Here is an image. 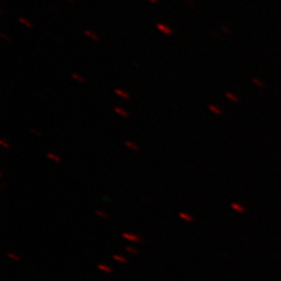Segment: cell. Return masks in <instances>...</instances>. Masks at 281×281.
<instances>
[{"instance_id": "cell-11", "label": "cell", "mask_w": 281, "mask_h": 281, "mask_svg": "<svg viewBox=\"0 0 281 281\" xmlns=\"http://www.w3.org/2000/svg\"><path fill=\"white\" fill-rule=\"evenodd\" d=\"M208 108H209V110H210V112H212L213 114H215V115H222L221 108L218 107V106H215V105H213V104H209V105H208Z\"/></svg>"}, {"instance_id": "cell-24", "label": "cell", "mask_w": 281, "mask_h": 281, "mask_svg": "<svg viewBox=\"0 0 281 281\" xmlns=\"http://www.w3.org/2000/svg\"><path fill=\"white\" fill-rule=\"evenodd\" d=\"M69 1H70V2H73V1H74V0H69Z\"/></svg>"}, {"instance_id": "cell-17", "label": "cell", "mask_w": 281, "mask_h": 281, "mask_svg": "<svg viewBox=\"0 0 281 281\" xmlns=\"http://www.w3.org/2000/svg\"><path fill=\"white\" fill-rule=\"evenodd\" d=\"M231 207L234 208V209H236V210H239V211H244V210H245L243 206L239 205V204H236V203H232L231 204Z\"/></svg>"}, {"instance_id": "cell-13", "label": "cell", "mask_w": 281, "mask_h": 281, "mask_svg": "<svg viewBox=\"0 0 281 281\" xmlns=\"http://www.w3.org/2000/svg\"><path fill=\"white\" fill-rule=\"evenodd\" d=\"M226 95V97L228 98V99H230L231 101H234V102H237V97L236 96L234 95V94H232V93H229V92H227L225 94Z\"/></svg>"}, {"instance_id": "cell-22", "label": "cell", "mask_w": 281, "mask_h": 281, "mask_svg": "<svg viewBox=\"0 0 281 281\" xmlns=\"http://www.w3.org/2000/svg\"><path fill=\"white\" fill-rule=\"evenodd\" d=\"M1 37H2V38H3V39H5L6 41H8V42H10V37H6L5 34H1Z\"/></svg>"}, {"instance_id": "cell-3", "label": "cell", "mask_w": 281, "mask_h": 281, "mask_svg": "<svg viewBox=\"0 0 281 281\" xmlns=\"http://www.w3.org/2000/svg\"><path fill=\"white\" fill-rule=\"evenodd\" d=\"M114 112L116 113L117 115H119V116H121L123 118H128V117H129V113H128L127 110H124V108L119 107V106H115V107H114Z\"/></svg>"}, {"instance_id": "cell-18", "label": "cell", "mask_w": 281, "mask_h": 281, "mask_svg": "<svg viewBox=\"0 0 281 281\" xmlns=\"http://www.w3.org/2000/svg\"><path fill=\"white\" fill-rule=\"evenodd\" d=\"M0 145H1L3 148H5V149H10V144L6 143V142L4 141L3 139H2V140H0Z\"/></svg>"}, {"instance_id": "cell-16", "label": "cell", "mask_w": 281, "mask_h": 281, "mask_svg": "<svg viewBox=\"0 0 281 281\" xmlns=\"http://www.w3.org/2000/svg\"><path fill=\"white\" fill-rule=\"evenodd\" d=\"M98 269L102 270V271H104V272H112V269H110V267H106V265H98Z\"/></svg>"}, {"instance_id": "cell-14", "label": "cell", "mask_w": 281, "mask_h": 281, "mask_svg": "<svg viewBox=\"0 0 281 281\" xmlns=\"http://www.w3.org/2000/svg\"><path fill=\"white\" fill-rule=\"evenodd\" d=\"M29 132H30V133H32V134H34L36 136H43L42 132L39 131V130H37L36 128H30V129H29Z\"/></svg>"}, {"instance_id": "cell-7", "label": "cell", "mask_w": 281, "mask_h": 281, "mask_svg": "<svg viewBox=\"0 0 281 281\" xmlns=\"http://www.w3.org/2000/svg\"><path fill=\"white\" fill-rule=\"evenodd\" d=\"M71 77L73 78L74 80H76L77 82H79V83H86V78L83 77V76L79 75V74L75 73V72H73V73H71Z\"/></svg>"}, {"instance_id": "cell-9", "label": "cell", "mask_w": 281, "mask_h": 281, "mask_svg": "<svg viewBox=\"0 0 281 281\" xmlns=\"http://www.w3.org/2000/svg\"><path fill=\"white\" fill-rule=\"evenodd\" d=\"M178 217L186 222H193L194 221V218L192 217L191 215H189V213H186V212H182V211L178 213Z\"/></svg>"}, {"instance_id": "cell-19", "label": "cell", "mask_w": 281, "mask_h": 281, "mask_svg": "<svg viewBox=\"0 0 281 281\" xmlns=\"http://www.w3.org/2000/svg\"><path fill=\"white\" fill-rule=\"evenodd\" d=\"M221 30L223 32H225V34H231V29H230L228 26H221Z\"/></svg>"}, {"instance_id": "cell-6", "label": "cell", "mask_w": 281, "mask_h": 281, "mask_svg": "<svg viewBox=\"0 0 281 281\" xmlns=\"http://www.w3.org/2000/svg\"><path fill=\"white\" fill-rule=\"evenodd\" d=\"M124 144H125L126 147L129 148V149H131V150H133V151H139V150H140V146H139L138 144L134 143V142L126 141Z\"/></svg>"}, {"instance_id": "cell-15", "label": "cell", "mask_w": 281, "mask_h": 281, "mask_svg": "<svg viewBox=\"0 0 281 281\" xmlns=\"http://www.w3.org/2000/svg\"><path fill=\"white\" fill-rule=\"evenodd\" d=\"M113 258H114L115 260L120 261V262H126V258L123 257V256H121V255H114L113 256Z\"/></svg>"}, {"instance_id": "cell-10", "label": "cell", "mask_w": 281, "mask_h": 281, "mask_svg": "<svg viewBox=\"0 0 281 281\" xmlns=\"http://www.w3.org/2000/svg\"><path fill=\"white\" fill-rule=\"evenodd\" d=\"M47 157L50 158V160H54L55 162H62V158H60V156H58V154H55V153H52V152H48L47 153Z\"/></svg>"}, {"instance_id": "cell-2", "label": "cell", "mask_w": 281, "mask_h": 281, "mask_svg": "<svg viewBox=\"0 0 281 281\" xmlns=\"http://www.w3.org/2000/svg\"><path fill=\"white\" fill-rule=\"evenodd\" d=\"M122 237L127 239V241H134V243H139V241H143V237L140 236V235L134 234V233H129V232H123V233H122Z\"/></svg>"}, {"instance_id": "cell-5", "label": "cell", "mask_w": 281, "mask_h": 281, "mask_svg": "<svg viewBox=\"0 0 281 281\" xmlns=\"http://www.w3.org/2000/svg\"><path fill=\"white\" fill-rule=\"evenodd\" d=\"M115 94L118 96H120L121 98H123V99H126V100L130 99L129 94H128L127 92H125V91H123L122 89H116V90H115Z\"/></svg>"}, {"instance_id": "cell-23", "label": "cell", "mask_w": 281, "mask_h": 281, "mask_svg": "<svg viewBox=\"0 0 281 281\" xmlns=\"http://www.w3.org/2000/svg\"><path fill=\"white\" fill-rule=\"evenodd\" d=\"M148 1H149L150 3H152V4H157L158 2H160V0H148Z\"/></svg>"}, {"instance_id": "cell-21", "label": "cell", "mask_w": 281, "mask_h": 281, "mask_svg": "<svg viewBox=\"0 0 281 281\" xmlns=\"http://www.w3.org/2000/svg\"><path fill=\"white\" fill-rule=\"evenodd\" d=\"M7 256H8V257H10V258H13V259H15V260H19L18 256L15 255V254H13V253H7Z\"/></svg>"}, {"instance_id": "cell-8", "label": "cell", "mask_w": 281, "mask_h": 281, "mask_svg": "<svg viewBox=\"0 0 281 281\" xmlns=\"http://www.w3.org/2000/svg\"><path fill=\"white\" fill-rule=\"evenodd\" d=\"M18 22L21 23L22 25L25 26L26 28H28V29H30V28L34 27V24L30 22L29 20H27V19L25 18H22V17H20V18H18Z\"/></svg>"}, {"instance_id": "cell-20", "label": "cell", "mask_w": 281, "mask_h": 281, "mask_svg": "<svg viewBox=\"0 0 281 281\" xmlns=\"http://www.w3.org/2000/svg\"><path fill=\"white\" fill-rule=\"evenodd\" d=\"M125 250L127 252H130V253H133V254H138L139 251L136 249H134V248H131V247H126Z\"/></svg>"}, {"instance_id": "cell-12", "label": "cell", "mask_w": 281, "mask_h": 281, "mask_svg": "<svg viewBox=\"0 0 281 281\" xmlns=\"http://www.w3.org/2000/svg\"><path fill=\"white\" fill-rule=\"evenodd\" d=\"M95 213H96L97 215H99V217L103 218V219H107V218H108V213L105 212V211H103V210L96 209V210H95Z\"/></svg>"}, {"instance_id": "cell-1", "label": "cell", "mask_w": 281, "mask_h": 281, "mask_svg": "<svg viewBox=\"0 0 281 281\" xmlns=\"http://www.w3.org/2000/svg\"><path fill=\"white\" fill-rule=\"evenodd\" d=\"M156 28H157L162 34H165V36H171V34H174L173 29H172L169 25H167V24H165V23L158 22L157 24H156Z\"/></svg>"}, {"instance_id": "cell-4", "label": "cell", "mask_w": 281, "mask_h": 281, "mask_svg": "<svg viewBox=\"0 0 281 281\" xmlns=\"http://www.w3.org/2000/svg\"><path fill=\"white\" fill-rule=\"evenodd\" d=\"M84 34H86V37H89L90 39H92L93 41H95V42H99V41H100L99 36H98V34H96L95 32L92 31V30H89V29L84 30Z\"/></svg>"}]
</instances>
